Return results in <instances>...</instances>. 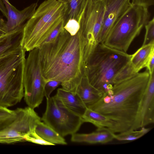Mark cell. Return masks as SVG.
Here are the masks:
<instances>
[{
    "label": "cell",
    "mask_w": 154,
    "mask_h": 154,
    "mask_svg": "<svg viewBox=\"0 0 154 154\" xmlns=\"http://www.w3.org/2000/svg\"><path fill=\"white\" fill-rule=\"evenodd\" d=\"M79 31L71 35L63 29L57 37L39 48L42 76L46 82H61L63 89L72 91L85 74L84 45Z\"/></svg>",
    "instance_id": "obj_1"
},
{
    "label": "cell",
    "mask_w": 154,
    "mask_h": 154,
    "mask_svg": "<svg viewBox=\"0 0 154 154\" xmlns=\"http://www.w3.org/2000/svg\"><path fill=\"white\" fill-rule=\"evenodd\" d=\"M46 98L42 120L63 137L76 133L84 123L82 117L67 108L55 95Z\"/></svg>",
    "instance_id": "obj_8"
},
{
    "label": "cell",
    "mask_w": 154,
    "mask_h": 154,
    "mask_svg": "<svg viewBox=\"0 0 154 154\" xmlns=\"http://www.w3.org/2000/svg\"><path fill=\"white\" fill-rule=\"evenodd\" d=\"M25 141H28L35 143L44 145H53L42 139L35 132V130L28 135L25 138Z\"/></svg>",
    "instance_id": "obj_26"
},
{
    "label": "cell",
    "mask_w": 154,
    "mask_h": 154,
    "mask_svg": "<svg viewBox=\"0 0 154 154\" xmlns=\"http://www.w3.org/2000/svg\"><path fill=\"white\" fill-rule=\"evenodd\" d=\"M154 50V44L142 46L131 55L130 62L136 71L138 72L145 67L149 57Z\"/></svg>",
    "instance_id": "obj_21"
},
{
    "label": "cell",
    "mask_w": 154,
    "mask_h": 154,
    "mask_svg": "<svg viewBox=\"0 0 154 154\" xmlns=\"http://www.w3.org/2000/svg\"><path fill=\"white\" fill-rule=\"evenodd\" d=\"M7 12V20L4 26L7 32L23 26L32 16L37 8V3H33L20 11L12 5L8 0H2Z\"/></svg>",
    "instance_id": "obj_13"
},
{
    "label": "cell",
    "mask_w": 154,
    "mask_h": 154,
    "mask_svg": "<svg viewBox=\"0 0 154 154\" xmlns=\"http://www.w3.org/2000/svg\"><path fill=\"white\" fill-rule=\"evenodd\" d=\"M71 92L79 97L87 108H89L97 102L103 94V92L90 84L85 74L80 83Z\"/></svg>",
    "instance_id": "obj_15"
},
{
    "label": "cell",
    "mask_w": 154,
    "mask_h": 154,
    "mask_svg": "<svg viewBox=\"0 0 154 154\" xmlns=\"http://www.w3.org/2000/svg\"><path fill=\"white\" fill-rule=\"evenodd\" d=\"M58 0L59 1H60V2H65L66 1V0Z\"/></svg>",
    "instance_id": "obj_35"
},
{
    "label": "cell",
    "mask_w": 154,
    "mask_h": 154,
    "mask_svg": "<svg viewBox=\"0 0 154 154\" xmlns=\"http://www.w3.org/2000/svg\"><path fill=\"white\" fill-rule=\"evenodd\" d=\"M82 117L84 123L89 122L97 127L96 131H108L114 134L123 132L116 122L90 109L87 108Z\"/></svg>",
    "instance_id": "obj_14"
},
{
    "label": "cell",
    "mask_w": 154,
    "mask_h": 154,
    "mask_svg": "<svg viewBox=\"0 0 154 154\" xmlns=\"http://www.w3.org/2000/svg\"><path fill=\"white\" fill-rule=\"evenodd\" d=\"M154 122V73L150 75L149 82L141 101L133 130Z\"/></svg>",
    "instance_id": "obj_12"
},
{
    "label": "cell",
    "mask_w": 154,
    "mask_h": 154,
    "mask_svg": "<svg viewBox=\"0 0 154 154\" xmlns=\"http://www.w3.org/2000/svg\"><path fill=\"white\" fill-rule=\"evenodd\" d=\"M146 33L142 46L154 44V18L149 20L145 26Z\"/></svg>",
    "instance_id": "obj_25"
},
{
    "label": "cell",
    "mask_w": 154,
    "mask_h": 154,
    "mask_svg": "<svg viewBox=\"0 0 154 154\" xmlns=\"http://www.w3.org/2000/svg\"><path fill=\"white\" fill-rule=\"evenodd\" d=\"M105 8L104 0H88L79 22L84 45L85 64L98 44Z\"/></svg>",
    "instance_id": "obj_7"
},
{
    "label": "cell",
    "mask_w": 154,
    "mask_h": 154,
    "mask_svg": "<svg viewBox=\"0 0 154 154\" xmlns=\"http://www.w3.org/2000/svg\"><path fill=\"white\" fill-rule=\"evenodd\" d=\"M132 5L142 6L148 8L154 4V0H132Z\"/></svg>",
    "instance_id": "obj_30"
},
{
    "label": "cell",
    "mask_w": 154,
    "mask_h": 154,
    "mask_svg": "<svg viewBox=\"0 0 154 154\" xmlns=\"http://www.w3.org/2000/svg\"><path fill=\"white\" fill-rule=\"evenodd\" d=\"M14 120L0 131V143L11 144L25 141L26 136L35 130L40 117L34 109L29 106L15 109Z\"/></svg>",
    "instance_id": "obj_10"
},
{
    "label": "cell",
    "mask_w": 154,
    "mask_h": 154,
    "mask_svg": "<svg viewBox=\"0 0 154 154\" xmlns=\"http://www.w3.org/2000/svg\"><path fill=\"white\" fill-rule=\"evenodd\" d=\"M61 84V82L57 81H50L46 82L44 88V96L46 98L50 97L52 92Z\"/></svg>",
    "instance_id": "obj_28"
},
{
    "label": "cell",
    "mask_w": 154,
    "mask_h": 154,
    "mask_svg": "<svg viewBox=\"0 0 154 154\" xmlns=\"http://www.w3.org/2000/svg\"></svg>",
    "instance_id": "obj_36"
},
{
    "label": "cell",
    "mask_w": 154,
    "mask_h": 154,
    "mask_svg": "<svg viewBox=\"0 0 154 154\" xmlns=\"http://www.w3.org/2000/svg\"><path fill=\"white\" fill-rule=\"evenodd\" d=\"M154 50L151 54L148 61L146 63L145 67L149 72L150 74L154 72Z\"/></svg>",
    "instance_id": "obj_31"
},
{
    "label": "cell",
    "mask_w": 154,
    "mask_h": 154,
    "mask_svg": "<svg viewBox=\"0 0 154 154\" xmlns=\"http://www.w3.org/2000/svg\"><path fill=\"white\" fill-rule=\"evenodd\" d=\"M140 129L139 130H131L118 134H114V138L121 141L135 140L143 137L151 128L143 127Z\"/></svg>",
    "instance_id": "obj_22"
},
{
    "label": "cell",
    "mask_w": 154,
    "mask_h": 154,
    "mask_svg": "<svg viewBox=\"0 0 154 154\" xmlns=\"http://www.w3.org/2000/svg\"><path fill=\"white\" fill-rule=\"evenodd\" d=\"M26 51L21 46L0 54V106L9 107L24 97Z\"/></svg>",
    "instance_id": "obj_5"
},
{
    "label": "cell",
    "mask_w": 154,
    "mask_h": 154,
    "mask_svg": "<svg viewBox=\"0 0 154 154\" xmlns=\"http://www.w3.org/2000/svg\"><path fill=\"white\" fill-rule=\"evenodd\" d=\"M64 26V21L63 20L50 33L42 44L50 42L54 40L62 30Z\"/></svg>",
    "instance_id": "obj_29"
},
{
    "label": "cell",
    "mask_w": 154,
    "mask_h": 154,
    "mask_svg": "<svg viewBox=\"0 0 154 154\" xmlns=\"http://www.w3.org/2000/svg\"><path fill=\"white\" fill-rule=\"evenodd\" d=\"M88 1L66 0V10L63 19L64 25L70 19H75L79 23Z\"/></svg>",
    "instance_id": "obj_20"
},
{
    "label": "cell",
    "mask_w": 154,
    "mask_h": 154,
    "mask_svg": "<svg viewBox=\"0 0 154 154\" xmlns=\"http://www.w3.org/2000/svg\"><path fill=\"white\" fill-rule=\"evenodd\" d=\"M35 131L42 139L53 145L55 144L66 145L67 144L63 137L41 121L37 123Z\"/></svg>",
    "instance_id": "obj_19"
},
{
    "label": "cell",
    "mask_w": 154,
    "mask_h": 154,
    "mask_svg": "<svg viewBox=\"0 0 154 154\" xmlns=\"http://www.w3.org/2000/svg\"><path fill=\"white\" fill-rule=\"evenodd\" d=\"M29 52L24 63L23 97L28 106L34 109L42 102L46 82L41 74L38 48Z\"/></svg>",
    "instance_id": "obj_9"
},
{
    "label": "cell",
    "mask_w": 154,
    "mask_h": 154,
    "mask_svg": "<svg viewBox=\"0 0 154 154\" xmlns=\"http://www.w3.org/2000/svg\"><path fill=\"white\" fill-rule=\"evenodd\" d=\"M150 75L147 70L114 84L88 109L116 122L123 132L133 130Z\"/></svg>",
    "instance_id": "obj_2"
},
{
    "label": "cell",
    "mask_w": 154,
    "mask_h": 154,
    "mask_svg": "<svg viewBox=\"0 0 154 154\" xmlns=\"http://www.w3.org/2000/svg\"><path fill=\"white\" fill-rule=\"evenodd\" d=\"M108 131H97L89 134L75 133L72 135V141L90 144H104L114 139V134Z\"/></svg>",
    "instance_id": "obj_17"
},
{
    "label": "cell",
    "mask_w": 154,
    "mask_h": 154,
    "mask_svg": "<svg viewBox=\"0 0 154 154\" xmlns=\"http://www.w3.org/2000/svg\"><path fill=\"white\" fill-rule=\"evenodd\" d=\"M5 22L4 20L0 16V23L1 24H4Z\"/></svg>",
    "instance_id": "obj_34"
},
{
    "label": "cell",
    "mask_w": 154,
    "mask_h": 154,
    "mask_svg": "<svg viewBox=\"0 0 154 154\" xmlns=\"http://www.w3.org/2000/svg\"><path fill=\"white\" fill-rule=\"evenodd\" d=\"M137 73L130 61L115 76L113 80V84L126 79Z\"/></svg>",
    "instance_id": "obj_24"
},
{
    "label": "cell",
    "mask_w": 154,
    "mask_h": 154,
    "mask_svg": "<svg viewBox=\"0 0 154 154\" xmlns=\"http://www.w3.org/2000/svg\"><path fill=\"white\" fill-rule=\"evenodd\" d=\"M131 0H104L105 8L98 42L103 43L109 32L132 5Z\"/></svg>",
    "instance_id": "obj_11"
},
{
    "label": "cell",
    "mask_w": 154,
    "mask_h": 154,
    "mask_svg": "<svg viewBox=\"0 0 154 154\" xmlns=\"http://www.w3.org/2000/svg\"><path fill=\"white\" fill-rule=\"evenodd\" d=\"M131 55L99 43L85 64V73L92 86L105 93L111 89L117 74L130 61Z\"/></svg>",
    "instance_id": "obj_3"
},
{
    "label": "cell",
    "mask_w": 154,
    "mask_h": 154,
    "mask_svg": "<svg viewBox=\"0 0 154 154\" xmlns=\"http://www.w3.org/2000/svg\"><path fill=\"white\" fill-rule=\"evenodd\" d=\"M5 26L0 23V37L4 35L7 32L5 28Z\"/></svg>",
    "instance_id": "obj_33"
},
{
    "label": "cell",
    "mask_w": 154,
    "mask_h": 154,
    "mask_svg": "<svg viewBox=\"0 0 154 154\" xmlns=\"http://www.w3.org/2000/svg\"><path fill=\"white\" fill-rule=\"evenodd\" d=\"M23 27L8 32L0 37V54L21 46Z\"/></svg>",
    "instance_id": "obj_18"
},
{
    "label": "cell",
    "mask_w": 154,
    "mask_h": 154,
    "mask_svg": "<svg viewBox=\"0 0 154 154\" xmlns=\"http://www.w3.org/2000/svg\"><path fill=\"white\" fill-rule=\"evenodd\" d=\"M66 4L57 0H46L36 8L23 25L21 45L26 51L39 48L63 20Z\"/></svg>",
    "instance_id": "obj_4"
},
{
    "label": "cell",
    "mask_w": 154,
    "mask_h": 154,
    "mask_svg": "<svg viewBox=\"0 0 154 154\" xmlns=\"http://www.w3.org/2000/svg\"><path fill=\"white\" fill-rule=\"evenodd\" d=\"M55 95L67 108L82 117L87 108L76 94L61 88L57 89Z\"/></svg>",
    "instance_id": "obj_16"
},
{
    "label": "cell",
    "mask_w": 154,
    "mask_h": 154,
    "mask_svg": "<svg viewBox=\"0 0 154 154\" xmlns=\"http://www.w3.org/2000/svg\"><path fill=\"white\" fill-rule=\"evenodd\" d=\"M150 17L148 8L132 5L112 27L103 43L126 52L133 40L150 20Z\"/></svg>",
    "instance_id": "obj_6"
},
{
    "label": "cell",
    "mask_w": 154,
    "mask_h": 154,
    "mask_svg": "<svg viewBox=\"0 0 154 154\" xmlns=\"http://www.w3.org/2000/svg\"><path fill=\"white\" fill-rule=\"evenodd\" d=\"M64 28L71 35H75L79 31V23L75 19H70L65 25Z\"/></svg>",
    "instance_id": "obj_27"
},
{
    "label": "cell",
    "mask_w": 154,
    "mask_h": 154,
    "mask_svg": "<svg viewBox=\"0 0 154 154\" xmlns=\"http://www.w3.org/2000/svg\"><path fill=\"white\" fill-rule=\"evenodd\" d=\"M15 110H12L8 107L0 106V131L5 128L15 119Z\"/></svg>",
    "instance_id": "obj_23"
},
{
    "label": "cell",
    "mask_w": 154,
    "mask_h": 154,
    "mask_svg": "<svg viewBox=\"0 0 154 154\" xmlns=\"http://www.w3.org/2000/svg\"><path fill=\"white\" fill-rule=\"evenodd\" d=\"M0 11L3 15L7 18L8 16L7 11L2 0H0Z\"/></svg>",
    "instance_id": "obj_32"
}]
</instances>
